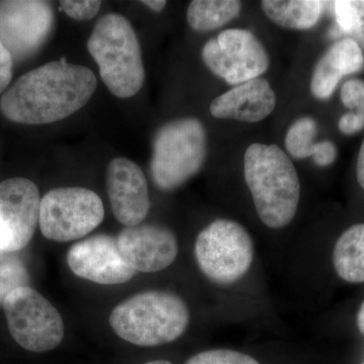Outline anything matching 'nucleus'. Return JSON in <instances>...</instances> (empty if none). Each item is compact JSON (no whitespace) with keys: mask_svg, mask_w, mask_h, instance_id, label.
<instances>
[{"mask_svg":"<svg viewBox=\"0 0 364 364\" xmlns=\"http://www.w3.org/2000/svg\"><path fill=\"white\" fill-rule=\"evenodd\" d=\"M97 87L87 67L52 61L18 78L2 95L0 109L14 123H55L82 109Z\"/></svg>","mask_w":364,"mask_h":364,"instance_id":"1","label":"nucleus"},{"mask_svg":"<svg viewBox=\"0 0 364 364\" xmlns=\"http://www.w3.org/2000/svg\"><path fill=\"white\" fill-rule=\"evenodd\" d=\"M244 177L263 224L280 229L293 221L301 184L293 162L282 148L251 144L244 155Z\"/></svg>","mask_w":364,"mask_h":364,"instance_id":"2","label":"nucleus"},{"mask_svg":"<svg viewBox=\"0 0 364 364\" xmlns=\"http://www.w3.org/2000/svg\"><path fill=\"white\" fill-rule=\"evenodd\" d=\"M188 306L176 294L149 291L124 299L112 310L109 325L119 338L138 346L173 342L186 332Z\"/></svg>","mask_w":364,"mask_h":364,"instance_id":"3","label":"nucleus"},{"mask_svg":"<svg viewBox=\"0 0 364 364\" xmlns=\"http://www.w3.org/2000/svg\"><path fill=\"white\" fill-rule=\"evenodd\" d=\"M87 49L112 95L129 98L141 90L145 81L142 51L135 30L124 16H102L91 33Z\"/></svg>","mask_w":364,"mask_h":364,"instance_id":"4","label":"nucleus"},{"mask_svg":"<svg viewBox=\"0 0 364 364\" xmlns=\"http://www.w3.org/2000/svg\"><path fill=\"white\" fill-rule=\"evenodd\" d=\"M207 132L200 119H172L153 139L150 173L155 186L170 191L181 188L203 168L207 158Z\"/></svg>","mask_w":364,"mask_h":364,"instance_id":"5","label":"nucleus"},{"mask_svg":"<svg viewBox=\"0 0 364 364\" xmlns=\"http://www.w3.org/2000/svg\"><path fill=\"white\" fill-rule=\"evenodd\" d=\"M195 253L208 279L228 286L241 279L252 264V239L238 222L219 219L198 234Z\"/></svg>","mask_w":364,"mask_h":364,"instance_id":"6","label":"nucleus"},{"mask_svg":"<svg viewBox=\"0 0 364 364\" xmlns=\"http://www.w3.org/2000/svg\"><path fill=\"white\" fill-rule=\"evenodd\" d=\"M104 219L102 198L88 188H55L41 200L40 229L48 240H78L97 229Z\"/></svg>","mask_w":364,"mask_h":364,"instance_id":"7","label":"nucleus"},{"mask_svg":"<svg viewBox=\"0 0 364 364\" xmlns=\"http://www.w3.org/2000/svg\"><path fill=\"white\" fill-rule=\"evenodd\" d=\"M2 306L11 336L26 350H53L63 340V320L58 311L32 287L14 289Z\"/></svg>","mask_w":364,"mask_h":364,"instance_id":"8","label":"nucleus"},{"mask_svg":"<svg viewBox=\"0 0 364 364\" xmlns=\"http://www.w3.org/2000/svg\"><path fill=\"white\" fill-rule=\"evenodd\" d=\"M203 63L230 85L259 78L268 70L269 57L264 46L250 31L229 28L205 43Z\"/></svg>","mask_w":364,"mask_h":364,"instance_id":"9","label":"nucleus"},{"mask_svg":"<svg viewBox=\"0 0 364 364\" xmlns=\"http://www.w3.org/2000/svg\"><path fill=\"white\" fill-rule=\"evenodd\" d=\"M54 21V11L49 2L0 1V43L14 60L28 58L45 44Z\"/></svg>","mask_w":364,"mask_h":364,"instance_id":"10","label":"nucleus"},{"mask_svg":"<svg viewBox=\"0 0 364 364\" xmlns=\"http://www.w3.org/2000/svg\"><path fill=\"white\" fill-rule=\"evenodd\" d=\"M41 198L33 181L14 177L0 183V256L25 248L39 224Z\"/></svg>","mask_w":364,"mask_h":364,"instance_id":"11","label":"nucleus"},{"mask_svg":"<svg viewBox=\"0 0 364 364\" xmlns=\"http://www.w3.org/2000/svg\"><path fill=\"white\" fill-rule=\"evenodd\" d=\"M67 263L78 277L105 286L124 284L136 274L119 252L117 238L109 235H95L74 244Z\"/></svg>","mask_w":364,"mask_h":364,"instance_id":"12","label":"nucleus"},{"mask_svg":"<svg viewBox=\"0 0 364 364\" xmlns=\"http://www.w3.org/2000/svg\"><path fill=\"white\" fill-rule=\"evenodd\" d=\"M117 240L124 261L136 272H161L173 263L178 254L176 235L160 225L126 227Z\"/></svg>","mask_w":364,"mask_h":364,"instance_id":"13","label":"nucleus"},{"mask_svg":"<svg viewBox=\"0 0 364 364\" xmlns=\"http://www.w3.org/2000/svg\"><path fill=\"white\" fill-rule=\"evenodd\" d=\"M107 188L117 221L126 227L142 224L149 213L150 198L140 166L128 158H114L107 165Z\"/></svg>","mask_w":364,"mask_h":364,"instance_id":"14","label":"nucleus"},{"mask_svg":"<svg viewBox=\"0 0 364 364\" xmlns=\"http://www.w3.org/2000/svg\"><path fill=\"white\" fill-rule=\"evenodd\" d=\"M275 105L274 91L267 80L259 77L234 86L215 98L210 112L217 119L258 123L272 114Z\"/></svg>","mask_w":364,"mask_h":364,"instance_id":"15","label":"nucleus"},{"mask_svg":"<svg viewBox=\"0 0 364 364\" xmlns=\"http://www.w3.org/2000/svg\"><path fill=\"white\" fill-rule=\"evenodd\" d=\"M364 68L363 49L349 38L334 43L316 64L311 79L314 97L327 100L336 90L341 79Z\"/></svg>","mask_w":364,"mask_h":364,"instance_id":"16","label":"nucleus"},{"mask_svg":"<svg viewBox=\"0 0 364 364\" xmlns=\"http://www.w3.org/2000/svg\"><path fill=\"white\" fill-rule=\"evenodd\" d=\"M326 2L318 0H263V13L273 23L289 30L306 31L317 25Z\"/></svg>","mask_w":364,"mask_h":364,"instance_id":"17","label":"nucleus"},{"mask_svg":"<svg viewBox=\"0 0 364 364\" xmlns=\"http://www.w3.org/2000/svg\"><path fill=\"white\" fill-rule=\"evenodd\" d=\"M333 263L345 282H364V224L354 225L340 236L333 252Z\"/></svg>","mask_w":364,"mask_h":364,"instance_id":"18","label":"nucleus"},{"mask_svg":"<svg viewBox=\"0 0 364 364\" xmlns=\"http://www.w3.org/2000/svg\"><path fill=\"white\" fill-rule=\"evenodd\" d=\"M238 0H195L189 4L186 18L196 32L222 28L240 14Z\"/></svg>","mask_w":364,"mask_h":364,"instance_id":"19","label":"nucleus"},{"mask_svg":"<svg viewBox=\"0 0 364 364\" xmlns=\"http://www.w3.org/2000/svg\"><path fill=\"white\" fill-rule=\"evenodd\" d=\"M316 136L317 123L313 117H304L296 119L289 127L284 140L287 152L296 159L315 157L320 148V142L314 143Z\"/></svg>","mask_w":364,"mask_h":364,"instance_id":"20","label":"nucleus"},{"mask_svg":"<svg viewBox=\"0 0 364 364\" xmlns=\"http://www.w3.org/2000/svg\"><path fill=\"white\" fill-rule=\"evenodd\" d=\"M333 6L340 33L364 49V0H338Z\"/></svg>","mask_w":364,"mask_h":364,"instance_id":"21","label":"nucleus"},{"mask_svg":"<svg viewBox=\"0 0 364 364\" xmlns=\"http://www.w3.org/2000/svg\"><path fill=\"white\" fill-rule=\"evenodd\" d=\"M30 275L21 260L9 258L0 262V306L14 289L28 287Z\"/></svg>","mask_w":364,"mask_h":364,"instance_id":"22","label":"nucleus"},{"mask_svg":"<svg viewBox=\"0 0 364 364\" xmlns=\"http://www.w3.org/2000/svg\"><path fill=\"white\" fill-rule=\"evenodd\" d=\"M186 364H260L248 354L229 350V349H215L200 352L189 358Z\"/></svg>","mask_w":364,"mask_h":364,"instance_id":"23","label":"nucleus"},{"mask_svg":"<svg viewBox=\"0 0 364 364\" xmlns=\"http://www.w3.org/2000/svg\"><path fill=\"white\" fill-rule=\"evenodd\" d=\"M102 1L95 0H64L60 7L69 16L76 21H90L97 16Z\"/></svg>","mask_w":364,"mask_h":364,"instance_id":"24","label":"nucleus"},{"mask_svg":"<svg viewBox=\"0 0 364 364\" xmlns=\"http://www.w3.org/2000/svg\"><path fill=\"white\" fill-rule=\"evenodd\" d=\"M340 97L347 109L364 112V81L354 78L346 81L342 86Z\"/></svg>","mask_w":364,"mask_h":364,"instance_id":"25","label":"nucleus"},{"mask_svg":"<svg viewBox=\"0 0 364 364\" xmlns=\"http://www.w3.org/2000/svg\"><path fill=\"white\" fill-rule=\"evenodd\" d=\"M14 58L0 43V95L6 90L13 78Z\"/></svg>","mask_w":364,"mask_h":364,"instance_id":"26","label":"nucleus"},{"mask_svg":"<svg viewBox=\"0 0 364 364\" xmlns=\"http://www.w3.org/2000/svg\"><path fill=\"white\" fill-rule=\"evenodd\" d=\"M338 128L345 135H353L364 129V112H350L340 117Z\"/></svg>","mask_w":364,"mask_h":364,"instance_id":"27","label":"nucleus"},{"mask_svg":"<svg viewBox=\"0 0 364 364\" xmlns=\"http://www.w3.org/2000/svg\"><path fill=\"white\" fill-rule=\"evenodd\" d=\"M337 157L336 146L331 141L320 142V148L316 156L313 158L314 162L320 167H327L335 162Z\"/></svg>","mask_w":364,"mask_h":364,"instance_id":"28","label":"nucleus"},{"mask_svg":"<svg viewBox=\"0 0 364 364\" xmlns=\"http://www.w3.org/2000/svg\"><path fill=\"white\" fill-rule=\"evenodd\" d=\"M356 176H358L359 186H360L364 191V140L358 153V164H356Z\"/></svg>","mask_w":364,"mask_h":364,"instance_id":"29","label":"nucleus"},{"mask_svg":"<svg viewBox=\"0 0 364 364\" xmlns=\"http://www.w3.org/2000/svg\"><path fill=\"white\" fill-rule=\"evenodd\" d=\"M144 6L149 7L151 11H155V13H160L166 6V1L164 0H146V1H141Z\"/></svg>","mask_w":364,"mask_h":364,"instance_id":"30","label":"nucleus"},{"mask_svg":"<svg viewBox=\"0 0 364 364\" xmlns=\"http://www.w3.org/2000/svg\"><path fill=\"white\" fill-rule=\"evenodd\" d=\"M356 323H358L359 331H360L361 334L364 336V301L363 305H361L360 309H359Z\"/></svg>","mask_w":364,"mask_h":364,"instance_id":"31","label":"nucleus"},{"mask_svg":"<svg viewBox=\"0 0 364 364\" xmlns=\"http://www.w3.org/2000/svg\"><path fill=\"white\" fill-rule=\"evenodd\" d=\"M145 364H173L172 363H170L168 360H155V361H150V363H145Z\"/></svg>","mask_w":364,"mask_h":364,"instance_id":"32","label":"nucleus"},{"mask_svg":"<svg viewBox=\"0 0 364 364\" xmlns=\"http://www.w3.org/2000/svg\"><path fill=\"white\" fill-rule=\"evenodd\" d=\"M363 364H364V363H363Z\"/></svg>","mask_w":364,"mask_h":364,"instance_id":"33","label":"nucleus"}]
</instances>
